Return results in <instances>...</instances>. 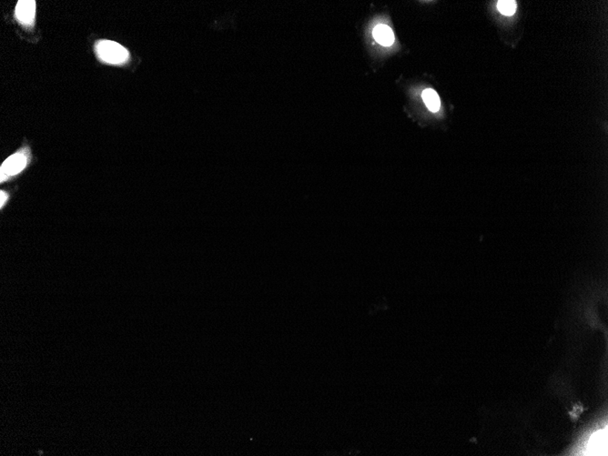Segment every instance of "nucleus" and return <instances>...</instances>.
<instances>
[{"label":"nucleus","mask_w":608,"mask_h":456,"mask_svg":"<svg viewBox=\"0 0 608 456\" xmlns=\"http://www.w3.org/2000/svg\"><path fill=\"white\" fill-rule=\"evenodd\" d=\"M31 157L30 148L26 146L6 158L0 167V182H8L23 172L30 163Z\"/></svg>","instance_id":"obj_1"},{"label":"nucleus","mask_w":608,"mask_h":456,"mask_svg":"<svg viewBox=\"0 0 608 456\" xmlns=\"http://www.w3.org/2000/svg\"><path fill=\"white\" fill-rule=\"evenodd\" d=\"M95 50L100 61L112 65H122L130 58V53L115 41L103 39L95 45Z\"/></svg>","instance_id":"obj_2"},{"label":"nucleus","mask_w":608,"mask_h":456,"mask_svg":"<svg viewBox=\"0 0 608 456\" xmlns=\"http://www.w3.org/2000/svg\"><path fill=\"white\" fill-rule=\"evenodd\" d=\"M16 19L26 27H32L36 16V1L21 0L16 7Z\"/></svg>","instance_id":"obj_3"},{"label":"nucleus","mask_w":608,"mask_h":456,"mask_svg":"<svg viewBox=\"0 0 608 456\" xmlns=\"http://www.w3.org/2000/svg\"><path fill=\"white\" fill-rule=\"evenodd\" d=\"M373 36L382 46H391L394 41L393 30L386 25H378L373 30Z\"/></svg>","instance_id":"obj_4"},{"label":"nucleus","mask_w":608,"mask_h":456,"mask_svg":"<svg viewBox=\"0 0 608 456\" xmlns=\"http://www.w3.org/2000/svg\"><path fill=\"white\" fill-rule=\"evenodd\" d=\"M422 97L426 107L430 109L432 112H437L440 109L441 102L440 97L438 96L437 93L435 92V90L432 89H425L422 92Z\"/></svg>","instance_id":"obj_5"},{"label":"nucleus","mask_w":608,"mask_h":456,"mask_svg":"<svg viewBox=\"0 0 608 456\" xmlns=\"http://www.w3.org/2000/svg\"><path fill=\"white\" fill-rule=\"evenodd\" d=\"M604 440H606V437H604V439H603V432H602V431L597 432L596 434H594L592 439H591V442H590L591 451L589 452V453H591V455H595V454L596 455H601L603 453V450H602L603 446L599 445V444H603V441Z\"/></svg>","instance_id":"obj_6"},{"label":"nucleus","mask_w":608,"mask_h":456,"mask_svg":"<svg viewBox=\"0 0 608 456\" xmlns=\"http://www.w3.org/2000/svg\"><path fill=\"white\" fill-rule=\"evenodd\" d=\"M497 8L504 16H512L516 11V2L513 0H502L498 1Z\"/></svg>","instance_id":"obj_7"},{"label":"nucleus","mask_w":608,"mask_h":456,"mask_svg":"<svg viewBox=\"0 0 608 456\" xmlns=\"http://www.w3.org/2000/svg\"><path fill=\"white\" fill-rule=\"evenodd\" d=\"M8 200H9V195H8V192L5 191V190H1L0 191V209L1 210H3L5 206L7 205Z\"/></svg>","instance_id":"obj_8"}]
</instances>
